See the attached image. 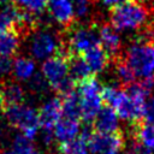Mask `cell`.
I'll return each instance as SVG.
<instances>
[{"label": "cell", "mask_w": 154, "mask_h": 154, "mask_svg": "<svg viewBox=\"0 0 154 154\" xmlns=\"http://www.w3.org/2000/svg\"><path fill=\"white\" fill-rule=\"evenodd\" d=\"M4 118L12 126L20 131V134L34 141L40 134L38 111L28 103L20 102L14 105H6L4 108Z\"/></svg>", "instance_id": "6da1fadb"}, {"label": "cell", "mask_w": 154, "mask_h": 154, "mask_svg": "<svg viewBox=\"0 0 154 154\" xmlns=\"http://www.w3.org/2000/svg\"><path fill=\"white\" fill-rule=\"evenodd\" d=\"M40 73L46 79L51 89L61 94L71 90L75 84V82L70 77L69 58L61 52L43 60L41 64Z\"/></svg>", "instance_id": "7a4b0ae2"}, {"label": "cell", "mask_w": 154, "mask_h": 154, "mask_svg": "<svg viewBox=\"0 0 154 154\" xmlns=\"http://www.w3.org/2000/svg\"><path fill=\"white\" fill-rule=\"evenodd\" d=\"M124 61L131 67L136 78H154V42L146 40L132 42L126 48Z\"/></svg>", "instance_id": "3957f363"}, {"label": "cell", "mask_w": 154, "mask_h": 154, "mask_svg": "<svg viewBox=\"0 0 154 154\" xmlns=\"http://www.w3.org/2000/svg\"><path fill=\"white\" fill-rule=\"evenodd\" d=\"M147 10L141 4L130 0L113 8L109 16L111 26L118 32L136 31L147 23Z\"/></svg>", "instance_id": "277c9868"}, {"label": "cell", "mask_w": 154, "mask_h": 154, "mask_svg": "<svg viewBox=\"0 0 154 154\" xmlns=\"http://www.w3.org/2000/svg\"><path fill=\"white\" fill-rule=\"evenodd\" d=\"M101 83L96 77H88L77 83V95L79 97L81 119L87 123L94 122L97 113L103 107L101 97Z\"/></svg>", "instance_id": "5b68a950"}, {"label": "cell", "mask_w": 154, "mask_h": 154, "mask_svg": "<svg viewBox=\"0 0 154 154\" xmlns=\"http://www.w3.org/2000/svg\"><path fill=\"white\" fill-rule=\"evenodd\" d=\"M60 36L47 28H40L34 30L28 38V52L34 60L43 61L61 51Z\"/></svg>", "instance_id": "8992f818"}, {"label": "cell", "mask_w": 154, "mask_h": 154, "mask_svg": "<svg viewBox=\"0 0 154 154\" xmlns=\"http://www.w3.org/2000/svg\"><path fill=\"white\" fill-rule=\"evenodd\" d=\"M99 45L97 31L89 25L79 24L67 34V46L73 55H83L85 52Z\"/></svg>", "instance_id": "52a82bcc"}, {"label": "cell", "mask_w": 154, "mask_h": 154, "mask_svg": "<svg viewBox=\"0 0 154 154\" xmlns=\"http://www.w3.org/2000/svg\"><path fill=\"white\" fill-rule=\"evenodd\" d=\"M88 144L91 154H122L125 147L124 136L119 131L113 134L91 132Z\"/></svg>", "instance_id": "ba28073f"}, {"label": "cell", "mask_w": 154, "mask_h": 154, "mask_svg": "<svg viewBox=\"0 0 154 154\" xmlns=\"http://www.w3.org/2000/svg\"><path fill=\"white\" fill-rule=\"evenodd\" d=\"M63 117L60 97L51 96L41 105L38 109L40 131L53 132V128L57 122Z\"/></svg>", "instance_id": "9c48e42d"}, {"label": "cell", "mask_w": 154, "mask_h": 154, "mask_svg": "<svg viewBox=\"0 0 154 154\" xmlns=\"http://www.w3.org/2000/svg\"><path fill=\"white\" fill-rule=\"evenodd\" d=\"M47 10L52 19L59 25L67 26L75 19L71 0H48Z\"/></svg>", "instance_id": "30bf717a"}, {"label": "cell", "mask_w": 154, "mask_h": 154, "mask_svg": "<svg viewBox=\"0 0 154 154\" xmlns=\"http://www.w3.org/2000/svg\"><path fill=\"white\" fill-rule=\"evenodd\" d=\"M99 45L108 54V57H116L122 48V38L119 32L111 26V24H103L97 30Z\"/></svg>", "instance_id": "8fae6325"}, {"label": "cell", "mask_w": 154, "mask_h": 154, "mask_svg": "<svg viewBox=\"0 0 154 154\" xmlns=\"http://www.w3.org/2000/svg\"><path fill=\"white\" fill-rule=\"evenodd\" d=\"M81 130L82 126L79 119L61 117L53 128V137L54 141H58L59 143H64L77 137Z\"/></svg>", "instance_id": "7c38bea8"}, {"label": "cell", "mask_w": 154, "mask_h": 154, "mask_svg": "<svg viewBox=\"0 0 154 154\" xmlns=\"http://www.w3.org/2000/svg\"><path fill=\"white\" fill-rule=\"evenodd\" d=\"M94 128L96 132H103V134L118 132L120 128V119L113 108L106 106L102 107L101 111L95 117Z\"/></svg>", "instance_id": "4fadbf2b"}, {"label": "cell", "mask_w": 154, "mask_h": 154, "mask_svg": "<svg viewBox=\"0 0 154 154\" xmlns=\"http://www.w3.org/2000/svg\"><path fill=\"white\" fill-rule=\"evenodd\" d=\"M36 60L30 57H17L13 61H11V73L13 75L16 81L19 82H29L37 72Z\"/></svg>", "instance_id": "5bb4252c"}, {"label": "cell", "mask_w": 154, "mask_h": 154, "mask_svg": "<svg viewBox=\"0 0 154 154\" xmlns=\"http://www.w3.org/2000/svg\"><path fill=\"white\" fill-rule=\"evenodd\" d=\"M89 129H82L79 135L67 142L60 143L59 154H90L88 140L90 136Z\"/></svg>", "instance_id": "9a60e30c"}, {"label": "cell", "mask_w": 154, "mask_h": 154, "mask_svg": "<svg viewBox=\"0 0 154 154\" xmlns=\"http://www.w3.org/2000/svg\"><path fill=\"white\" fill-rule=\"evenodd\" d=\"M84 61L87 63V65L89 66L91 73L96 75V73H101L103 72L107 66H108V61H109V57L108 54L100 47V45L93 47L91 49H89L88 52H85L83 55Z\"/></svg>", "instance_id": "2e32d148"}, {"label": "cell", "mask_w": 154, "mask_h": 154, "mask_svg": "<svg viewBox=\"0 0 154 154\" xmlns=\"http://www.w3.org/2000/svg\"><path fill=\"white\" fill-rule=\"evenodd\" d=\"M20 47L19 34L14 30H7L0 34V57L11 59Z\"/></svg>", "instance_id": "e0dca14e"}, {"label": "cell", "mask_w": 154, "mask_h": 154, "mask_svg": "<svg viewBox=\"0 0 154 154\" xmlns=\"http://www.w3.org/2000/svg\"><path fill=\"white\" fill-rule=\"evenodd\" d=\"M61 101V111L63 117L81 119V107H79V97L76 90L71 89L63 94Z\"/></svg>", "instance_id": "ac0fdd59"}, {"label": "cell", "mask_w": 154, "mask_h": 154, "mask_svg": "<svg viewBox=\"0 0 154 154\" xmlns=\"http://www.w3.org/2000/svg\"><path fill=\"white\" fill-rule=\"evenodd\" d=\"M20 10L14 5H4L0 8V34L14 29L16 25H19Z\"/></svg>", "instance_id": "d6986e66"}, {"label": "cell", "mask_w": 154, "mask_h": 154, "mask_svg": "<svg viewBox=\"0 0 154 154\" xmlns=\"http://www.w3.org/2000/svg\"><path fill=\"white\" fill-rule=\"evenodd\" d=\"M70 64V77L75 83H78L90 76H93L89 66L84 61L82 55H73L69 59Z\"/></svg>", "instance_id": "ffe728a7"}, {"label": "cell", "mask_w": 154, "mask_h": 154, "mask_svg": "<svg viewBox=\"0 0 154 154\" xmlns=\"http://www.w3.org/2000/svg\"><path fill=\"white\" fill-rule=\"evenodd\" d=\"M4 105H14L24 102L25 90L18 82H10L2 87Z\"/></svg>", "instance_id": "44dd1931"}, {"label": "cell", "mask_w": 154, "mask_h": 154, "mask_svg": "<svg viewBox=\"0 0 154 154\" xmlns=\"http://www.w3.org/2000/svg\"><path fill=\"white\" fill-rule=\"evenodd\" d=\"M11 153L12 154H40L37 148L34 146L32 141L25 138L22 134L13 136L11 141Z\"/></svg>", "instance_id": "7402d4cb"}, {"label": "cell", "mask_w": 154, "mask_h": 154, "mask_svg": "<svg viewBox=\"0 0 154 154\" xmlns=\"http://www.w3.org/2000/svg\"><path fill=\"white\" fill-rule=\"evenodd\" d=\"M136 141L142 144L150 154H154V126L142 124L136 129Z\"/></svg>", "instance_id": "603a6c76"}, {"label": "cell", "mask_w": 154, "mask_h": 154, "mask_svg": "<svg viewBox=\"0 0 154 154\" xmlns=\"http://www.w3.org/2000/svg\"><path fill=\"white\" fill-rule=\"evenodd\" d=\"M114 72H116V77L118 78V81L120 83H123V84H131L136 79L131 67L125 61H119L116 65Z\"/></svg>", "instance_id": "cb8c5ba5"}, {"label": "cell", "mask_w": 154, "mask_h": 154, "mask_svg": "<svg viewBox=\"0 0 154 154\" xmlns=\"http://www.w3.org/2000/svg\"><path fill=\"white\" fill-rule=\"evenodd\" d=\"M24 11L30 12L34 16H40L47 8L48 0H17Z\"/></svg>", "instance_id": "d4e9b609"}, {"label": "cell", "mask_w": 154, "mask_h": 154, "mask_svg": "<svg viewBox=\"0 0 154 154\" xmlns=\"http://www.w3.org/2000/svg\"><path fill=\"white\" fill-rule=\"evenodd\" d=\"M75 18L78 19H85L90 14L91 10V1L90 0H71Z\"/></svg>", "instance_id": "484cf974"}, {"label": "cell", "mask_w": 154, "mask_h": 154, "mask_svg": "<svg viewBox=\"0 0 154 154\" xmlns=\"http://www.w3.org/2000/svg\"><path fill=\"white\" fill-rule=\"evenodd\" d=\"M142 119H143L144 124L154 126V94L149 95L147 101H146Z\"/></svg>", "instance_id": "4316f807"}, {"label": "cell", "mask_w": 154, "mask_h": 154, "mask_svg": "<svg viewBox=\"0 0 154 154\" xmlns=\"http://www.w3.org/2000/svg\"><path fill=\"white\" fill-rule=\"evenodd\" d=\"M29 83H30V89L32 91H35V93H45L47 90V88H49L47 82H46V79L42 77L41 73H36L29 81Z\"/></svg>", "instance_id": "83f0119b"}, {"label": "cell", "mask_w": 154, "mask_h": 154, "mask_svg": "<svg viewBox=\"0 0 154 154\" xmlns=\"http://www.w3.org/2000/svg\"><path fill=\"white\" fill-rule=\"evenodd\" d=\"M11 73V60L8 58L0 57V78Z\"/></svg>", "instance_id": "f1b7e54d"}, {"label": "cell", "mask_w": 154, "mask_h": 154, "mask_svg": "<svg viewBox=\"0 0 154 154\" xmlns=\"http://www.w3.org/2000/svg\"><path fill=\"white\" fill-rule=\"evenodd\" d=\"M129 154H150L142 144H140L137 141L132 142L130 146H129V149H128Z\"/></svg>", "instance_id": "f546056e"}, {"label": "cell", "mask_w": 154, "mask_h": 154, "mask_svg": "<svg viewBox=\"0 0 154 154\" xmlns=\"http://www.w3.org/2000/svg\"><path fill=\"white\" fill-rule=\"evenodd\" d=\"M100 1H101V4H102L105 7H107V8H109V10H113V8L120 6L122 4H124V2H126V1H129V0H100Z\"/></svg>", "instance_id": "4dcf8cb0"}, {"label": "cell", "mask_w": 154, "mask_h": 154, "mask_svg": "<svg viewBox=\"0 0 154 154\" xmlns=\"http://www.w3.org/2000/svg\"><path fill=\"white\" fill-rule=\"evenodd\" d=\"M2 131H4V119H2V116L0 114V137L2 135Z\"/></svg>", "instance_id": "1f68e13d"}, {"label": "cell", "mask_w": 154, "mask_h": 154, "mask_svg": "<svg viewBox=\"0 0 154 154\" xmlns=\"http://www.w3.org/2000/svg\"><path fill=\"white\" fill-rule=\"evenodd\" d=\"M4 106V99H2V85H0V107Z\"/></svg>", "instance_id": "d6a6232c"}, {"label": "cell", "mask_w": 154, "mask_h": 154, "mask_svg": "<svg viewBox=\"0 0 154 154\" xmlns=\"http://www.w3.org/2000/svg\"><path fill=\"white\" fill-rule=\"evenodd\" d=\"M0 154H12V153H11V150H1Z\"/></svg>", "instance_id": "836d02e7"}, {"label": "cell", "mask_w": 154, "mask_h": 154, "mask_svg": "<svg viewBox=\"0 0 154 154\" xmlns=\"http://www.w3.org/2000/svg\"><path fill=\"white\" fill-rule=\"evenodd\" d=\"M5 1H6V0H0V5H1V4H4Z\"/></svg>", "instance_id": "e575fe53"}, {"label": "cell", "mask_w": 154, "mask_h": 154, "mask_svg": "<svg viewBox=\"0 0 154 154\" xmlns=\"http://www.w3.org/2000/svg\"><path fill=\"white\" fill-rule=\"evenodd\" d=\"M10 1H16V0H10Z\"/></svg>", "instance_id": "d590c367"}]
</instances>
